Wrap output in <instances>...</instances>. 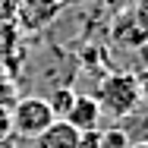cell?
Returning a JSON list of instances; mask_svg holds the SVG:
<instances>
[{"mask_svg":"<svg viewBox=\"0 0 148 148\" xmlns=\"http://www.w3.org/2000/svg\"><path fill=\"white\" fill-rule=\"evenodd\" d=\"M35 148H79V132L66 123V120H54L38 139Z\"/></svg>","mask_w":148,"mask_h":148,"instance_id":"cell-5","label":"cell"},{"mask_svg":"<svg viewBox=\"0 0 148 148\" xmlns=\"http://www.w3.org/2000/svg\"><path fill=\"white\" fill-rule=\"evenodd\" d=\"M139 85H142V101H148V73L139 76Z\"/></svg>","mask_w":148,"mask_h":148,"instance_id":"cell-14","label":"cell"},{"mask_svg":"<svg viewBox=\"0 0 148 148\" xmlns=\"http://www.w3.org/2000/svg\"><path fill=\"white\" fill-rule=\"evenodd\" d=\"M16 19V0H0V25H10Z\"/></svg>","mask_w":148,"mask_h":148,"instance_id":"cell-10","label":"cell"},{"mask_svg":"<svg viewBox=\"0 0 148 148\" xmlns=\"http://www.w3.org/2000/svg\"><path fill=\"white\" fill-rule=\"evenodd\" d=\"M114 38H117V44H123V47H139V44H148L145 25H142L136 16H129V13H120V19L114 22Z\"/></svg>","mask_w":148,"mask_h":148,"instance_id":"cell-6","label":"cell"},{"mask_svg":"<svg viewBox=\"0 0 148 148\" xmlns=\"http://www.w3.org/2000/svg\"><path fill=\"white\" fill-rule=\"evenodd\" d=\"M10 120H13V136H19V139H38L54 123V114H51V107H47L44 98L29 95V98H19L10 107Z\"/></svg>","mask_w":148,"mask_h":148,"instance_id":"cell-2","label":"cell"},{"mask_svg":"<svg viewBox=\"0 0 148 148\" xmlns=\"http://www.w3.org/2000/svg\"><path fill=\"white\" fill-rule=\"evenodd\" d=\"M13 136V120H10V110L0 107V142H6Z\"/></svg>","mask_w":148,"mask_h":148,"instance_id":"cell-11","label":"cell"},{"mask_svg":"<svg viewBox=\"0 0 148 148\" xmlns=\"http://www.w3.org/2000/svg\"><path fill=\"white\" fill-rule=\"evenodd\" d=\"M79 148H101V129L79 132Z\"/></svg>","mask_w":148,"mask_h":148,"instance_id":"cell-9","label":"cell"},{"mask_svg":"<svg viewBox=\"0 0 148 148\" xmlns=\"http://www.w3.org/2000/svg\"><path fill=\"white\" fill-rule=\"evenodd\" d=\"M129 136L123 126H114V129H101V148H129Z\"/></svg>","mask_w":148,"mask_h":148,"instance_id":"cell-8","label":"cell"},{"mask_svg":"<svg viewBox=\"0 0 148 148\" xmlns=\"http://www.w3.org/2000/svg\"><path fill=\"white\" fill-rule=\"evenodd\" d=\"M95 101L101 107V117L126 120L142 107V85L136 73H107L95 91Z\"/></svg>","mask_w":148,"mask_h":148,"instance_id":"cell-1","label":"cell"},{"mask_svg":"<svg viewBox=\"0 0 148 148\" xmlns=\"http://www.w3.org/2000/svg\"><path fill=\"white\" fill-rule=\"evenodd\" d=\"M132 16H136V19L145 25V32H148V0H139V3H136V13H132Z\"/></svg>","mask_w":148,"mask_h":148,"instance_id":"cell-12","label":"cell"},{"mask_svg":"<svg viewBox=\"0 0 148 148\" xmlns=\"http://www.w3.org/2000/svg\"><path fill=\"white\" fill-rule=\"evenodd\" d=\"M129 148H148V142H132Z\"/></svg>","mask_w":148,"mask_h":148,"instance_id":"cell-15","label":"cell"},{"mask_svg":"<svg viewBox=\"0 0 148 148\" xmlns=\"http://www.w3.org/2000/svg\"><path fill=\"white\" fill-rule=\"evenodd\" d=\"M107 3V10H114V13H126L129 6H132V0H104Z\"/></svg>","mask_w":148,"mask_h":148,"instance_id":"cell-13","label":"cell"},{"mask_svg":"<svg viewBox=\"0 0 148 148\" xmlns=\"http://www.w3.org/2000/svg\"><path fill=\"white\" fill-rule=\"evenodd\" d=\"M60 10H63V0H16V19L29 32L51 25Z\"/></svg>","mask_w":148,"mask_h":148,"instance_id":"cell-3","label":"cell"},{"mask_svg":"<svg viewBox=\"0 0 148 148\" xmlns=\"http://www.w3.org/2000/svg\"><path fill=\"white\" fill-rule=\"evenodd\" d=\"M63 120H66V123H69L76 132L101 129V126H98V123H101V107H98L95 95H76V101H73L69 114H66Z\"/></svg>","mask_w":148,"mask_h":148,"instance_id":"cell-4","label":"cell"},{"mask_svg":"<svg viewBox=\"0 0 148 148\" xmlns=\"http://www.w3.org/2000/svg\"><path fill=\"white\" fill-rule=\"evenodd\" d=\"M44 101H47V107H51V114H54V120H63L66 114H69L73 101H76V91L63 85V88H54L51 95H47V98H44Z\"/></svg>","mask_w":148,"mask_h":148,"instance_id":"cell-7","label":"cell"}]
</instances>
